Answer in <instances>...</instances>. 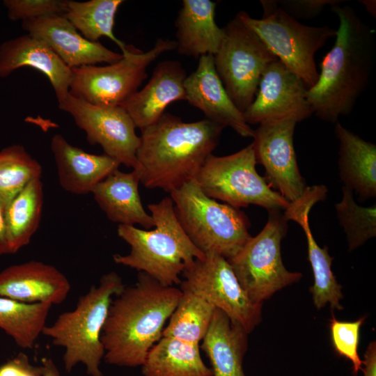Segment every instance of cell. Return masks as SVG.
Segmentation results:
<instances>
[{"label":"cell","mask_w":376,"mask_h":376,"mask_svg":"<svg viewBox=\"0 0 376 376\" xmlns=\"http://www.w3.org/2000/svg\"><path fill=\"white\" fill-rule=\"evenodd\" d=\"M338 17L336 40L320 64L316 84L306 98L313 114L336 123L350 115L368 88L376 58L375 31L349 6H331Z\"/></svg>","instance_id":"6da1fadb"},{"label":"cell","mask_w":376,"mask_h":376,"mask_svg":"<svg viewBox=\"0 0 376 376\" xmlns=\"http://www.w3.org/2000/svg\"><path fill=\"white\" fill-rule=\"evenodd\" d=\"M181 295L180 288L139 272L136 282L111 301L101 334L103 360L121 367L141 366L162 337Z\"/></svg>","instance_id":"7a4b0ae2"},{"label":"cell","mask_w":376,"mask_h":376,"mask_svg":"<svg viewBox=\"0 0 376 376\" xmlns=\"http://www.w3.org/2000/svg\"><path fill=\"white\" fill-rule=\"evenodd\" d=\"M225 127L207 118L184 122L164 112L141 130L136 170L148 189L171 193L196 179Z\"/></svg>","instance_id":"3957f363"},{"label":"cell","mask_w":376,"mask_h":376,"mask_svg":"<svg viewBox=\"0 0 376 376\" xmlns=\"http://www.w3.org/2000/svg\"><path fill=\"white\" fill-rule=\"evenodd\" d=\"M153 230L118 225L117 233L130 246L127 255L114 254L118 265L143 272L166 286L179 285L182 274L204 256L181 226L171 197L148 205Z\"/></svg>","instance_id":"277c9868"},{"label":"cell","mask_w":376,"mask_h":376,"mask_svg":"<svg viewBox=\"0 0 376 376\" xmlns=\"http://www.w3.org/2000/svg\"><path fill=\"white\" fill-rule=\"evenodd\" d=\"M125 287L116 272H108L100 278L98 285H91L79 298L73 310L63 312L52 324L45 327L42 334L65 349L63 362L68 373L82 363L88 375L103 376L101 334L111 301Z\"/></svg>","instance_id":"5b68a950"},{"label":"cell","mask_w":376,"mask_h":376,"mask_svg":"<svg viewBox=\"0 0 376 376\" xmlns=\"http://www.w3.org/2000/svg\"><path fill=\"white\" fill-rule=\"evenodd\" d=\"M176 217L192 243L204 254L228 260L251 237L245 214L204 194L196 179L170 193Z\"/></svg>","instance_id":"8992f818"},{"label":"cell","mask_w":376,"mask_h":376,"mask_svg":"<svg viewBox=\"0 0 376 376\" xmlns=\"http://www.w3.org/2000/svg\"><path fill=\"white\" fill-rule=\"evenodd\" d=\"M263 16L251 17L245 11L236 16L251 29L287 68L299 76L308 88L317 82L318 72L315 54L336 29L327 25L304 24L282 10L274 0H262Z\"/></svg>","instance_id":"52a82bcc"},{"label":"cell","mask_w":376,"mask_h":376,"mask_svg":"<svg viewBox=\"0 0 376 376\" xmlns=\"http://www.w3.org/2000/svg\"><path fill=\"white\" fill-rule=\"evenodd\" d=\"M256 164L251 143L229 155H211L196 180L205 195L235 208L256 205L268 211L285 210L290 202L258 173Z\"/></svg>","instance_id":"ba28073f"},{"label":"cell","mask_w":376,"mask_h":376,"mask_svg":"<svg viewBox=\"0 0 376 376\" xmlns=\"http://www.w3.org/2000/svg\"><path fill=\"white\" fill-rule=\"evenodd\" d=\"M268 212L263 230L251 237L239 252L228 260L249 297L261 304L302 276L299 272L286 269L282 261L281 243L287 232L288 220L280 210Z\"/></svg>","instance_id":"9c48e42d"},{"label":"cell","mask_w":376,"mask_h":376,"mask_svg":"<svg viewBox=\"0 0 376 376\" xmlns=\"http://www.w3.org/2000/svg\"><path fill=\"white\" fill-rule=\"evenodd\" d=\"M223 29L214 64L228 96L244 113L255 98L265 70L278 58L236 15Z\"/></svg>","instance_id":"30bf717a"},{"label":"cell","mask_w":376,"mask_h":376,"mask_svg":"<svg viewBox=\"0 0 376 376\" xmlns=\"http://www.w3.org/2000/svg\"><path fill=\"white\" fill-rule=\"evenodd\" d=\"M175 48V41L159 38L145 52L130 45L128 52L116 63L71 68L69 93L94 104L121 105L147 78L148 66L163 53Z\"/></svg>","instance_id":"8fae6325"},{"label":"cell","mask_w":376,"mask_h":376,"mask_svg":"<svg viewBox=\"0 0 376 376\" xmlns=\"http://www.w3.org/2000/svg\"><path fill=\"white\" fill-rule=\"evenodd\" d=\"M182 277V291L202 297L239 324L248 334L260 322L262 304L249 297L225 258L205 254L185 270Z\"/></svg>","instance_id":"7c38bea8"},{"label":"cell","mask_w":376,"mask_h":376,"mask_svg":"<svg viewBox=\"0 0 376 376\" xmlns=\"http://www.w3.org/2000/svg\"><path fill=\"white\" fill-rule=\"evenodd\" d=\"M75 124L84 131L91 145H100L104 154L120 164L134 169L140 138L132 118L120 105L94 104L70 93L58 103Z\"/></svg>","instance_id":"4fadbf2b"},{"label":"cell","mask_w":376,"mask_h":376,"mask_svg":"<svg viewBox=\"0 0 376 376\" xmlns=\"http://www.w3.org/2000/svg\"><path fill=\"white\" fill-rule=\"evenodd\" d=\"M297 123L286 119L260 124L252 143L256 162L265 168L267 182L290 203L299 199L307 187L293 143Z\"/></svg>","instance_id":"5bb4252c"},{"label":"cell","mask_w":376,"mask_h":376,"mask_svg":"<svg viewBox=\"0 0 376 376\" xmlns=\"http://www.w3.org/2000/svg\"><path fill=\"white\" fill-rule=\"evenodd\" d=\"M307 90L299 76L280 61H274L263 74L255 98L243 113L244 119L249 125L306 120L313 115Z\"/></svg>","instance_id":"9a60e30c"},{"label":"cell","mask_w":376,"mask_h":376,"mask_svg":"<svg viewBox=\"0 0 376 376\" xmlns=\"http://www.w3.org/2000/svg\"><path fill=\"white\" fill-rule=\"evenodd\" d=\"M327 189L324 185L307 187L303 195L291 202L284 210L283 215L288 220L297 223L302 228L307 241L308 259L311 263L314 284L310 288L315 306L318 309L329 304L332 309L342 310V286L338 283L331 270L334 260L327 247L321 248L314 239L309 226V212L312 207L323 201Z\"/></svg>","instance_id":"2e32d148"},{"label":"cell","mask_w":376,"mask_h":376,"mask_svg":"<svg viewBox=\"0 0 376 376\" xmlns=\"http://www.w3.org/2000/svg\"><path fill=\"white\" fill-rule=\"evenodd\" d=\"M27 33L44 41L70 68L111 64L120 61L122 53L110 50L99 42L86 39L62 15H50L24 21Z\"/></svg>","instance_id":"e0dca14e"},{"label":"cell","mask_w":376,"mask_h":376,"mask_svg":"<svg viewBox=\"0 0 376 376\" xmlns=\"http://www.w3.org/2000/svg\"><path fill=\"white\" fill-rule=\"evenodd\" d=\"M185 100L198 108L205 118L229 127L242 137H253L254 130L228 96L215 70L213 56L199 58L196 69L185 81Z\"/></svg>","instance_id":"ac0fdd59"},{"label":"cell","mask_w":376,"mask_h":376,"mask_svg":"<svg viewBox=\"0 0 376 376\" xmlns=\"http://www.w3.org/2000/svg\"><path fill=\"white\" fill-rule=\"evenodd\" d=\"M70 290L64 274L40 261L13 265L0 272V296L17 301L59 304Z\"/></svg>","instance_id":"d6986e66"},{"label":"cell","mask_w":376,"mask_h":376,"mask_svg":"<svg viewBox=\"0 0 376 376\" xmlns=\"http://www.w3.org/2000/svg\"><path fill=\"white\" fill-rule=\"evenodd\" d=\"M22 67L42 73L54 88L58 103L69 93L72 69L44 41L29 33L0 45V77H6Z\"/></svg>","instance_id":"ffe728a7"},{"label":"cell","mask_w":376,"mask_h":376,"mask_svg":"<svg viewBox=\"0 0 376 376\" xmlns=\"http://www.w3.org/2000/svg\"><path fill=\"white\" fill-rule=\"evenodd\" d=\"M187 73L176 61H164L154 68L149 81L122 106L141 130L157 121L172 102L185 100Z\"/></svg>","instance_id":"44dd1931"},{"label":"cell","mask_w":376,"mask_h":376,"mask_svg":"<svg viewBox=\"0 0 376 376\" xmlns=\"http://www.w3.org/2000/svg\"><path fill=\"white\" fill-rule=\"evenodd\" d=\"M59 184L66 191L85 195L108 175L118 169V162L102 154L95 155L71 145L61 134L51 139Z\"/></svg>","instance_id":"7402d4cb"},{"label":"cell","mask_w":376,"mask_h":376,"mask_svg":"<svg viewBox=\"0 0 376 376\" xmlns=\"http://www.w3.org/2000/svg\"><path fill=\"white\" fill-rule=\"evenodd\" d=\"M216 6L210 0L182 1L175 22L180 54L199 58L217 52L224 32L215 22Z\"/></svg>","instance_id":"603a6c76"},{"label":"cell","mask_w":376,"mask_h":376,"mask_svg":"<svg viewBox=\"0 0 376 376\" xmlns=\"http://www.w3.org/2000/svg\"><path fill=\"white\" fill-rule=\"evenodd\" d=\"M140 177L136 170H116L99 182L91 192L107 217L119 225L154 226L152 216L143 208L139 191Z\"/></svg>","instance_id":"cb8c5ba5"},{"label":"cell","mask_w":376,"mask_h":376,"mask_svg":"<svg viewBox=\"0 0 376 376\" xmlns=\"http://www.w3.org/2000/svg\"><path fill=\"white\" fill-rule=\"evenodd\" d=\"M339 142L338 169L343 187L359 195V201L376 196V146L335 123Z\"/></svg>","instance_id":"d4e9b609"},{"label":"cell","mask_w":376,"mask_h":376,"mask_svg":"<svg viewBox=\"0 0 376 376\" xmlns=\"http://www.w3.org/2000/svg\"><path fill=\"white\" fill-rule=\"evenodd\" d=\"M247 335L239 324L215 308L201 346L210 360L212 376H245L242 364Z\"/></svg>","instance_id":"484cf974"},{"label":"cell","mask_w":376,"mask_h":376,"mask_svg":"<svg viewBox=\"0 0 376 376\" xmlns=\"http://www.w3.org/2000/svg\"><path fill=\"white\" fill-rule=\"evenodd\" d=\"M141 367L143 376H212L200 353V345L162 337Z\"/></svg>","instance_id":"4316f807"},{"label":"cell","mask_w":376,"mask_h":376,"mask_svg":"<svg viewBox=\"0 0 376 376\" xmlns=\"http://www.w3.org/2000/svg\"><path fill=\"white\" fill-rule=\"evenodd\" d=\"M41 178L30 182L4 210L10 254L27 245L39 226L43 206Z\"/></svg>","instance_id":"83f0119b"},{"label":"cell","mask_w":376,"mask_h":376,"mask_svg":"<svg viewBox=\"0 0 376 376\" xmlns=\"http://www.w3.org/2000/svg\"><path fill=\"white\" fill-rule=\"evenodd\" d=\"M123 2V0H68L63 15L88 40L98 42L100 38L107 37L116 43L124 54L128 52L130 45H126L113 33L115 17Z\"/></svg>","instance_id":"f1b7e54d"},{"label":"cell","mask_w":376,"mask_h":376,"mask_svg":"<svg viewBox=\"0 0 376 376\" xmlns=\"http://www.w3.org/2000/svg\"><path fill=\"white\" fill-rule=\"evenodd\" d=\"M52 305L27 304L0 296V329L23 349H32L46 326Z\"/></svg>","instance_id":"f546056e"},{"label":"cell","mask_w":376,"mask_h":376,"mask_svg":"<svg viewBox=\"0 0 376 376\" xmlns=\"http://www.w3.org/2000/svg\"><path fill=\"white\" fill-rule=\"evenodd\" d=\"M215 308L202 297L182 291L178 304L164 328L162 337L199 345L209 329Z\"/></svg>","instance_id":"4dcf8cb0"},{"label":"cell","mask_w":376,"mask_h":376,"mask_svg":"<svg viewBox=\"0 0 376 376\" xmlns=\"http://www.w3.org/2000/svg\"><path fill=\"white\" fill-rule=\"evenodd\" d=\"M40 164L19 144L0 150V206L4 211L32 180L41 178Z\"/></svg>","instance_id":"1f68e13d"},{"label":"cell","mask_w":376,"mask_h":376,"mask_svg":"<svg viewBox=\"0 0 376 376\" xmlns=\"http://www.w3.org/2000/svg\"><path fill=\"white\" fill-rule=\"evenodd\" d=\"M353 191L343 187V198L335 205L337 217L343 228L352 251L376 235V206H360L356 203Z\"/></svg>","instance_id":"d6a6232c"},{"label":"cell","mask_w":376,"mask_h":376,"mask_svg":"<svg viewBox=\"0 0 376 376\" xmlns=\"http://www.w3.org/2000/svg\"><path fill=\"white\" fill-rule=\"evenodd\" d=\"M366 317L353 322L338 321L334 315L329 320L331 339L335 352L352 363V373L357 376L361 369L359 353L360 329Z\"/></svg>","instance_id":"836d02e7"},{"label":"cell","mask_w":376,"mask_h":376,"mask_svg":"<svg viewBox=\"0 0 376 376\" xmlns=\"http://www.w3.org/2000/svg\"><path fill=\"white\" fill-rule=\"evenodd\" d=\"M8 17L13 22L28 21L50 15H63L66 0H4Z\"/></svg>","instance_id":"e575fe53"},{"label":"cell","mask_w":376,"mask_h":376,"mask_svg":"<svg viewBox=\"0 0 376 376\" xmlns=\"http://www.w3.org/2000/svg\"><path fill=\"white\" fill-rule=\"evenodd\" d=\"M278 6L294 19H311L318 17L327 6L340 4L341 0H276Z\"/></svg>","instance_id":"d590c367"},{"label":"cell","mask_w":376,"mask_h":376,"mask_svg":"<svg viewBox=\"0 0 376 376\" xmlns=\"http://www.w3.org/2000/svg\"><path fill=\"white\" fill-rule=\"evenodd\" d=\"M41 366L36 367L29 363L26 355L17 357L0 366V376H41Z\"/></svg>","instance_id":"8d00e7d4"},{"label":"cell","mask_w":376,"mask_h":376,"mask_svg":"<svg viewBox=\"0 0 376 376\" xmlns=\"http://www.w3.org/2000/svg\"><path fill=\"white\" fill-rule=\"evenodd\" d=\"M363 376H376V343L372 341L369 343L362 361Z\"/></svg>","instance_id":"74e56055"},{"label":"cell","mask_w":376,"mask_h":376,"mask_svg":"<svg viewBox=\"0 0 376 376\" xmlns=\"http://www.w3.org/2000/svg\"><path fill=\"white\" fill-rule=\"evenodd\" d=\"M10 254L7 241L4 213L0 206V256Z\"/></svg>","instance_id":"f35d334b"},{"label":"cell","mask_w":376,"mask_h":376,"mask_svg":"<svg viewBox=\"0 0 376 376\" xmlns=\"http://www.w3.org/2000/svg\"><path fill=\"white\" fill-rule=\"evenodd\" d=\"M40 366L41 376H61L54 361L49 358H44Z\"/></svg>","instance_id":"ab89813d"},{"label":"cell","mask_w":376,"mask_h":376,"mask_svg":"<svg viewBox=\"0 0 376 376\" xmlns=\"http://www.w3.org/2000/svg\"><path fill=\"white\" fill-rule=\"evenodd\" d=\"M366 8V10L373 17H375V1L373 0H366V1H360Z\"/></svg>","instance_id":"60d3db41"}]
</instances>
